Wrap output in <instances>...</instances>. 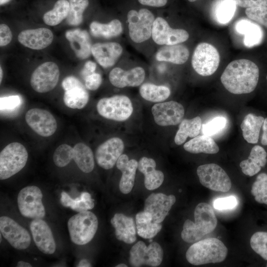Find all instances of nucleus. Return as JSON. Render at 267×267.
Masks as SVG:
<instances>
[{
	"label": "nucleus",
	"instance_id": "9d476101",
	"mask_svg": "<svg viewBox=\"0 0 267 267\" xmlns=\"http://www.w3.org/2000/svg\"><path fill=\"white\" fill-rule=\"evenodd\" d=\"M197 174L200 183L216 191L225 192L230 190L231 182L227 174L220 166L211 163L199 166Z\"/></svg>",
	"mask_w": 267,
	"mask_h": 267
},
{
	"label": "nucleus",
	"instance_id": "e433bc0d",
	"mask_svg": "<svg viewBox=\"0 0 267 267\" xmlns=\"http://www.w3.org/2000/svg\"><path fill=\"white\" fill-rule=\"evenodd\" d=\"M89 28L94 37L106 39L119 36L123 30L122 24L118 19H114L108 24L93 21L90 24Z\"/></svg>",
	"mask_w": 267,
	"mask_h": 267
},
{
	"label": "nucleus",
	"instance_id": "bb28decb",
	"mask_svg": "<svg viewBox=\"0 0 267 267\" xmlns=\"http://www.w3.org/2000/svg\"><path fill=\"white\" fill-rule=\"evenodd\" d=\"M156 164L151 158H141L138 162V169L144 175V185L146 189L152 190L158 188L162 184L163 173L155 169Z\"/></svg>",
	"mask_w": 267,
	"mask_h": 267
},
{
	"label": "nucleus",
	"instance_id": "1a4fd4ad",
	"mask_svg": "<svg viewBox=\"0 0 267 267\" xmlns=\"http://www.w3.org/2000/svg\"><path fill=\"white\" fill-rule=\"evenodd\" d=\"M127 19L129 35L133 42L142 43L150 37L155 20L151 11L145 8L138 11L131 10L128 13Z\"/></svg>",
	"mask_w": 267,
	"mask_h": 267
},
{
	"label": "nucleus",
	"instance_id": "f8f14e48",
	"mask_svg": "<svg viewBox=\"0 0 267 267\" xmlns=\"http://www.w3.org/2000/svg\"><path fill=\"white\" fill-rule=\"evenodd\" d=\"M60 72L57 65L47 61L39 66L33 72L30 84L36 91L44 93L52 90L57 84Z\"/></svg>",
	"mask_w": 267,
	"mask_h": 267
},
{
	"label": "nucleus",
	"instance_id": "a19ab883",
	"mask_svg": "<svg viewBox=\"0 0 267 267\" xmlns=\"http://www.w3.org/2000/svg\"><path fill=\"white\" fill-rule=\"evenodd\" d=\"M69 10L66 18L67 23L72 26L80 25L83 21V14L88 6V0H68Z\"/></svg>",
	"mask_w": 267,
	"mask_h": 267
},
{
	"label": "nucleus",
	"instance_id": "f257e3e1",
	"mask_svg": "<svg viewBox=\"0 0 267 267\" xmlns=\"http://www.w3.org/2000/svg\"><path fill=\"white\" fill-rule=\"evenodd\" d=\"M259 69L253 61L245 59L234 60L225 68L221 81L224 87L235 94L249 93L256 88Z\"/></svg>",
	"mask_w": 267,
	"mask_h": 267
},
{
	"label": "nucleus",
	"instance_id": "5fc2aeb1",
	"mask_svg": "<svg viewBox=\"0 0 267 267\" xmlns=\"http://www.w3.org/2000/svg\"><path fill=\"white\" fill-rule=\"evenodd\" d=\"M139 3L143 5L154 7H161L165 5L167 0H138Z\"/></svg>",
	"mask_w": 267,
	"mask_h": 267
},
{
	"label": "nucleus",
	"instance_id": "5701e85b",
	"mask_svg": "<svg viewBox=\"0 0 267 267\" xmlns=\"http://www.w3.org/2000/svg\"><path fill=\"white\" fill-rule=\"evenodd\" d=\"M122 51V47L117 43H96L91 47L93 56L104 68L114 65Z\"/></svg>",
	"mask_w": 267,
	"mask_h": 267
},
{
	"label": "nucleus",
	"instance_id": "69168bd1",
	"mask_svg": "<svg viewBox=\"0 0 267 267\" xmlns=\"http://www.w3.org/2000/svg\"></svg>",
	"mask_w": 267,
	"mask_h": 267
},
{
	"label": "nucleus",
	"instance_id": "49530a36",
	"mask_svg": "<svg viewBox=\"0 0 267 267\" xmlns=\"http://www.w3.org/2000/svg\"><path fill=\"white\" fill-rule=\"evenodd\" d=\"M245 13L249 18L267 28V6L247 8Z\"/></svg>",
	"mask_w": 267,
	"mask_h": 267
},
{
	"label": "nucleus",
	"instance_id": "ddd939ff",
	"mask_svg": "<svg viewBox=\"0 0 267 267\" xmlns=\"http://www.w3.org/2000/svg\"><path fill=\"white\" fill-rule=\"evenodd\" d=\"M61 86L64 90V103L72 109H82L88 103L89 94L85 87L76 77L70 76L65 78Z\"/></svg>",
	"mask_w": 267,
	"mask_h": 267
},
{
	"label": "nucleus",
	"instance_id": "3c124183",
	"mask_svg": "<svg viewBox=\"0 0 267 267\" xmlns=\"http://www.w3.org/2000/svg\"><path fill=\"white\" fill-rule=\"evenodd\" d=\"M12 35L9 27L4 24L0 25V46H3L10 43Z\"/></svg>",
	"mask_w": 267,
	"mask_h": 267
},
{
	"label": "nucleus",
	"instance_id": "09e8293b",
	"mask_svg": "<svg viewBox=\"0 0 267 267\" xmlns=\"http://www.w3.org/2000/svg\"><path fill=\"white\" fill-rule=\"evenodd\" d=\"M21 103V99L18 95L2 97L0 98V111H9L14 109Z\"/></svg>",
	"mask_w": 267,
	"mask_h": 267
},
{
	"label": "nucleus",
	"instance_id": "aec40b11",
	"mask_svg": "<svg viewBox=\"0 0 267 267\" xmlns=\"http://www.w3.org/2000/svg\"><path fill=\"white\" fill-rule=\"evenodd\" d=\"M30 228L38 248L45 254H53L56 250V244L52 232L45 222L41 219H34Z\"/></svg>",
	"mask_w": 267,
	"mask_h": 267
},
{
	"label": "nucleus",
	"instance_id": "9b49d317",
	"mask_svg": "<svg viewBox=\"0 0 267 267\" xmlns=\"http://www.w3.org/2000/svg\"><path fill=\"white\" fill-rule=\"evenodd\" d=\"M163 257V249L158 243L152 242L147 246L143 241H139L131 248L129 262L134 267L142 265L155 267L161 264Z\"/></svg>",
	"mask_w": 267,
	"mask_h": 267
},
{
	"label": "nucleus",
	"instance_id": "6e6d98bb",
	"mask_svg": "<svg viewBox=\"0 0 267 267\" xmlns=\"http://www.w3.org/2000/svg\"><path fill=\"white\" fill-rule=\"evenodd\" d=\"M263 133L261 139V143L264 145H267V118L264 119L263 124Z\"/></svg>",
	"mask_w": 267,
	"mask_h": 267
},
{
	"label": "nucleus",
	"instance_id": "79ce46f5",
	"mask_svg": "<svg viewBox=\"0 0 267 267\" xmlns=\"http://www.w3.org/2000/svg\"><path fill=\"white\" fill-rule=\"evenodd\" d=\"M255 200L261 204L267 205V174H260L253 183L251 190Z\"/></svg>",
	"mask_w": 267,
	"mask_h": 267
},
{
	"label": "nucleus",
	"instance_id": "c756f323",
	"mask_svg": "<svg viewBox=\"0 0 267 267\" xmlns=\"http://www.w3.org/2000/svg\"><path fill=\"white\" fill-rule=\"evenodd\" d=\"M189 55V50L185 46L176 44L161 47L156 54V59L160 61L182 64L187 60Z\"/></svg>",
	"mask_w": 267,
	"mask_h": 267
},
{
	"label": "nucleus",
	"instance_id": "0e129e2a",
	"mask_svg": "<svg viewBox=\"0 0 267 267\" xmlns=\"http://www.w3.org/2000/svg\"></svg>",
	"mask_w": 267,
	"mask_h": 267
},
{
	"label": "nucleus",
	"instance_id": "7c9ffc66",
	"mask_svg": "<svg viewBox=\"0 0 267 267\" xmlns=\"http://www.w3.org/2000/svg\"><path fill=\"white\" fill-rule=\"evenodd\" d=\"M183 148L186 151L194 154H216L219 151V147L214 140L204 134L193 137L184 144Z\"/></svg>",
	"mask_w": 267,
	"mask_h": 267
},
{
	"label": "nucleus",
	"instance_id": "393cba45",
	"mask_svg": "<svg viewBox=\"0 0 267 267\" xmlns=\"http://www.w3.org/2000/svg\"><path fill=\"white\" fill-rule=\"evenodd\" d=\"M117 168L122 172L119 188L121 192L128 194L132 190L135 179L138 163L134 159H129L126 154H122L116 162Z\"/></svg>",
	"mask_w": 267,
	"mask_h": 267
},
{
	"label": "nucleus",
	"instance_id": "2f4dec72",
	"mask_svg": "<svg viewBox=\"0 0 267 267\" xmlns=\"http://www.w3.org/2000/svg\"><path fill=\"white\" fill-rule=\"evenodd\" d=\"M264 119L262 116L252 114H248L244 117L240 127L243 136L248 143L255 144L258 142Z\"/></svg>",
	"mask_w": 267,
	"mask_h": 267
},
{
	"label": "nucleus",
	"instance_id": "58836bf2",
	"mask_svg": "<svg viewBox=\"0 0 267 267\" xmlns=\"http://www.w3.org/2000/svg\"><path fill=\"white\" fill-rule=\"evenodd\" d=\"M69 10V3L67 0H58L53 8L44 13V22L49 26H55L67 18Z\"/></svg>",
	"mask_w": 267,
	"mask_h": 267
},
{
	"label": "nucleus",
	"instance_id": "f03ea898",
	"mask_svg": "<svg viewBox=\"0 0 267 267\" xmlns=\"http://www.w3.org/2000/svg\"><path fill=\"white\" fill-rule=\"evenodd\" d=\"M195 222L187 219L183 226L181 237L187 243L197 242L216 227L217 219L212 207L208 203L198 204L194 210Z\"/></svg>",
	"mask_w": 267,
	"mask_h": 267
},
{
	"label": "nucleus",
	"instance_id": "20e7f679",
	"mask_svg": "<svg viewBox=\"0 0 267 267\" xmlns=\"http://www.w3.org/2000/svg\"><path fill=\"white\" fill-rule=\"evenodd\" d=\"M68 227L71 241L77 245H83L94 237L98 228V220L90 211L79 212L69 219Z\"/></svg>",
	"mask_w": 267,
	"mask_h": 267
},
{
	"label": "nucleus",
	"instance_id": "4468645a",
	"mask_svg": "<svg viewBox=\"0 0 267 267\" xmlns=\"http://www.w3.org/2000/svg\"><path fill=\"white\" fill-rule=\"evenodd\" d=\"M0 231L3 237L14 248L24 250L31 243V236L28 231L10 218H0Z\"/></svg>",
	"mask_w": 267,
	"mask_h": 267
},
{
	"label": "nucleus",
	"instance_id": "680f3d73",
	"mask_svg": "<svg viewBox=\"0 0 267 267\" xmlns=\"http://www.w3.org/2000/svg\"><path fill=\"white\" fill-rule=\"evenodd\" d=\"M128 266L124 264H120L116 266V267H127Z\"/></svg>",
	"mask_w": 267,
	"mask_h": 267
},
{
	"label": "nucleus",
	"instance_id": "6e6552de",
	"mask_svg": "<svg viewBox=\"0 0 267 267\" xmlns=\"http://www.w3.org/2000/svg\"><path fill=\"white\" fill-rule=\"evenodd\" d=\"M220 61V54L215 47L207 43H201L195 48L191 64L198 74L208 76L216 72Z\"/></svg>",
	"mask_w": 267,
	"mask_h": 267
},
{
	"label": "nucleus",
	"instance_id": "f3484780",
	"mask_svg": "<svg viewBox=\"0 0 267 267\" xmlns=\"http://www.w3.org/2000/svg\"><path fill=\"white\" fill-rule=\"evenodd\" d=\"M151 111L155 123L161 126L178 124L184 114L183 106L174 101L156 103Z\"/></svg>",
	"mask_w": 267,
	"mask_h": 267
},
{
	"label": "nucleus",
	"instance_id": "0eeeda50",
	"mask_svg": "<svg viewBox=\"0 0 267 267\" xmlns=\"http://www.w3.org/2000/svg\"><path fill=\"white\" fill-rule=\"evenodd\" d=\"M43 194L36 186H28L22 189L17 197V204L21 214L26 218L39 219L45 216L42 203Z\"/></svg>",
	"mask_w": 267,
	"mask_h": 267
},
{
	"label": "nucleus",
	"instance_id": "052dcab7",
	"mask_svg": "<svg viewBox=\"0 0 267 267\" xmlns=\"http://www.w3.org/2000/svg\"><path fill=\"white\" fill-rule=\"evenodd\" d=\"M2 70L1 69V67H0V83H1V80H2Z\"/></svg>",
	"mask_w": 267,
	"mask_h": 267
},
{
	"label": "nucleus",
	"instance_id": "6ab92c4d",
	"mask_svg": "<svg viewBox=\"0 0 267 267\" xmlns=\"http://www.w3.org/2000/svg\"><path fill=\"white\" fill-rule=\"evenodd\" d=\"M124 148V143L118 137H112L100 144L95 151V159L101 168L108 170L114 167Z\"/></svg>",
	"mask_w": 267,
	"mask_h": 267
},
{
	"label": "nucleus",
	"instance_id": "bf43d9fd",
	"mask_svg": "<svg viewBox=\"0 0 267 267\" xmlns=\"http://www.w3.org/2000/svg\"><path fill=\"white\" fill-rule=\"evenodd\" d=\"M10 0H0V5L4 4L8 2Z\"/></svg>",
	"mask_w": 267,
	"mask_h": 267
},
{
	"label": "nucleus",
	"instance_id": "4be33fe9",
	"mask_svg": "<svg viewBox=\"0 0 267 267\" xmlns=\"http://www.w3.org/2000/svg\"><path fill=\"white\" fill-rule=\"evenodd\" d=\"M144 78V70L140 67H136L129 71L116 67L112 69L109 75L110 83L119 88L138 86L143 82Z\"/></svg>",
	"mask_w": 267,
	"mask_h": 267
},
{
	"label": "nucleus",
	"instance_id": "412c9836",
	"mask_svg": "<svg viewBox=\"0 0 267 267\" xmlns=\"http://www.w3.org/2000/svg\"><path fill=\"white\" fill-rule=\"evenodd\" d=\"M53 39L51 31L46 28L27 29L21 31L18 40L24 46L35 50H40L49 46Z\"/></svg>",
	"mask_w": 267,
	"mask_h": 267
},
{
	"label": "nucleus",
	"instance_id": "7ed1b4c3",
	"mask_svg": "<svg viewBox=\"0 0 267 267\" xmlns=\"http://www.w3.org/2000/svg\"><path fill=\"white\" fill-rule=\"evenodd\" d=\"M227 252L222 241L210 237L195 242L187 250L185 257L189 263L198 266L222 262L225 260Z\"/></svg>",
	"mask_w": 267,
	"mask_h": 267
},
{
	"label": "nucleus",
	"instance_id": "4c0bfd02",
	"mask_svg": "<svg viewBox=\"0 0 267 267\" xmlns=\"http://www.w3.org/2000/svg\"><path fill=\"white\" fill-rule=\"evenodd\" d=\"M139 93L142 98L146 100L151 102H161L168 98L171 91L170 89L166 86L145 83L140 87Z\"/></svg>",
	"mask_w": 267,
	"mask_h": 267
},
{
	"label": "nucleus",
	"instance_id": "c9c22d12",
	"mask_svg": "<svg viewBox=\"0 0 267 267\" xmlns=\"http://www.w3.org/2000/svg\"><path fill=\"white\" fill-rule=\"evenodd\" d=\"M60 201L63 206L70 207L78 212L87 211L94 207L93 200L90 194L87 192H82L79 197L73 199L66 192L63 191L61 194Z\"/></svg>",
	"mask_w": 267,
	"mask_h": 267
},
{
	"label": "nucleus",
	"instance_id": "e2e57ef3",
	"mask_svg": "<svg viewBox=\"0 0 267 267\" xmlns=\"http://www.w3.org/2000/svg\"><path fill=\"white\" fill-rule=\"evenodd\" d=\"M197 0H188V1H190V2H193V1H195Z\"/></svg>",
	"mask_w": 267,
	"mask_h": 267
},
{
	"label": "nucleus",
	"instance_id": "a878e982",
	"mask_svg": "<svg viewBox=\"0 0 267 267\" xmlns=\"http://www.w3.org/2000/svg\"><path fill=\"white\" fill-rule=\"evenodd\" d=\"M115 229L117 239L127 244H132L136 239L134 221L131 217L121 213H116L111 220Z\"/></svg>",
	"mask_w": 267,
	"mask_h": 267
},
{
	"label": "nucleus",
	"instance_id": "de8ad7c7",
	"mask_svg": "<svg viewBox=\"0 0 267 267\" xmlns=\"http://www.w3.org/2000/svg\"><path fill=\"white\" fill-rule=\"evenodd\" d=\"M238 204L237 199L234 196L216 199L213 203L215 209L218 210H226L234 208Z\"/></svg>",
	"mask_w": 267,
	"mask_h": 267
},
{
	"label": "nucleus",
	"instance_id": "473e14b6",
	"mask_svg": "<svg viewBox=\"0 0 267 267\" xmlns=\"http://www.w3.org/2000/svg\"><path fill=\"white\" fill-rule=\"evenodd\" d=\"M135 219L137 234L142 238L151 239L162 228L161 223L153 222L150 215L144 211L138 213Z\"/></svg>",
	"mask_w": 267,
	"mask_h": 267
},
{
	"label": "nucleus",
	"instance_id": "b1692460",
	"mask_svg": "<svg viewBox=\"0 0 267 267\" xmlns=\"http://www.w3.org/2000/svg\"><path fill=\"white\" fill-rule=\"evenodd\" d=\"M65 37L78 58L85 59L90 56L92 45L87 31L79 29L68 30L65 33Z\"/></svg>",
	"mask_w": 267,
	"mask_h": 267
},
{
	"label": "nucleus",
	"instance_id": "c85d7f7f",
	"mask_svg": "<svg viewBox=\"0 0 267 267\" xmlns=\"http://www.w3.org/2000/svg\"><path fill=\"white\" fill-rule=\"evenodd\" d=\"M267 153L260 145H255L251 149L250 155L246 160L241 161L240 167L245 175L250 177L258 173L267 162Z\"/></svg>",
	"mask_w": 267,
	"mask_h": 267
},
{
	"label": "nucleus",
	"instance_id": "603ef678",
	"mask_svg": "<svg viewBox=\"0 0 267 267\" xmlns=\"http://www.w3.org/2000/svg\"><path fill=\"white\" fill-rule=\"evenodd\" d=\"M236 5L242 7L267 6V0H234Z\"/></svg>",
	"mask_w": 267,
	"mask_h": 267
},
{
	"label": "nucleus",
	"instance_id": "a211bd4d",
	"mask_svg": "<svg viewBox=\"0 0 267 267\" xmlns=\"http://www.w3.org/2000/svg\"><path fill=\"white\" fill-rule=\"evenodd\" d=\"M176 201L174 195L152 193L145 200L144 211L150 215L153 222L161 223Z\"/></svg>",
	"mask_w": 267,
	"mask_h": 267
},
{
	"label": "nucleus",
	"instance_id": "39448f33",
	"mask_svg": "<svg viewBox=\"0 0 267 267\" xmlns=\"http://www.w3.org/2000/svg\"><path fill=\"white\" fill-rule=\"evenodd\" d=\"M28 154L22 144L14 142L6 145L0 153V179H7L25 166Z\"/></svg>",
	"mask_w": 267,
	"mask_h": 267
},
{
	"label": "nucleus",
	"instance_id": "13d9d810",
	"mask_svg": "<svg viewBox=\"0 0 267 267\" xmlns=\"http://www.w3.org/2000/svg\"><path fill=\"white\" fill-rule=\"evenodd\" d=\"M17 267H31L32 266L30 264L27 262L20 261L18 262Z\"/></svg>",
	"mask_w": 267,
	"mask_h": 267
},
{
	"label": "nucleus",
	"instance_id": "423d86ee",
	"mask_svg": "<svg viewBox=\"0 0 267 267\" xmlns=\"http://www.w3.org/2000/svg\"><path fill=\"white\" fill-rule=\"evenodd\" d=\"M96 109L103 117L117 121L126 120L133 111L130 99L125 95L101 98L97 103Z\"/></svg>",
	"mask_w": 267,
	"mask_h": 267
},
{
	"label": "nucleus",
	"instance_id": "864d4df0",
	"mask_svg": "<svg viewBox=\"0 0 267 267\" xmlns=\"http://www.w3.org/2000/svg\"><path fill=\"white\" fill-rule=\"evenodd\" d=\"M96 67V64L91 61H88L81 71V75L84 80L88 76L94 73Z\"/></svg>",
	"mask_w": 267,
	"mask_h": 267
},
{
	"label": "nucleus",
	"instance_id": "cd10ccee",
	"mask_svg": "<svg viewBox=\"0 0 267 267\" xmlns=\"http://www.w3.org/2000/svg\"><path fill=\"white\" fill-rule=\"evenodd\" d=\"M235 27L238 33L244 36L243 42L247 47L259 45L264 39L262 28L250 20H240L236 22Z\"/></svg>",
	"mask_w": 267,
	"mask_h": 267
},
{
	"label": "nucleus",
	"instance_id": "a18cd8bd",
	"mask_svg": "<svg viewBox=\"0 0 267 267\" xmlns=\"http://www.w3.org/2000/svg\"><path fill=\"white\" fill-rule=\"evenodd\" d=\"M227 123L226 119L223 117H217L202 126L203 134L212 136L223 129Z\"/></svg>",
	"mask_w": 267,
	"mask_h": 267
},
{
	"label": "nucleus",
	"instance_id": "c03bdc74",
	"mask_svg": "<svg viewBox=\"0 0 267 267\" xmlns=\"http://www.w3.org/2000/svg\"><path fill=\"white\" fill-rule=\"evenodd\" d=\"M252 249L262 258L267 260V232L258 231L250 239Z\"/></svg>",
	"mask_w": 267,
	"mask_h": 267
},
{
	"label": "nucleus",
	"instance_id": "4d7b16f0",
	"mask_svg": "<svg viewBox=\"0 0 267 267\" xmlns=\"http://www.w3.org/2000/svg\"><path fill=\"white\" fill-rule=\"evenodd\" d=\"M78 267H91L90 263L86 259H83L79 263Z\"/></svg>",
	"mask_w": 267,
	"mask_h": 267
},
{
	"label": "nucleus",
	"instance_id": "dca6fc26",
	"mask_svg": "<svg viewBox=\"0 0 267 267\" xmlns=\"http://www.w3.org/2000/svg\"><path fill=\"white\" fill-rule=\"evenodd\" d=\"M25 120L35 132L44 137L51 136L57 129V122L55 118L46 110L31 109L26 113Z\"/></svg>",
	"mask_w": 267,
	"mask_h": 267
},
{
	"label": "nucleus",
	"instance_id": "37998d69",
	"mask_svg": "<svg viewBox=\"0 0 267 267\" xmlns=\"http://www.w3.org/2000/svg\"><path fill=\"white\" fill-rule=\"evenodd\" d=\"M73 148L68 144H62L55 150L53 155V160L56 166L64 167L73 159Z\"/></svg>",
	"mask_w": 267,
	"mask_h": 267
},
{
	"label": "nucleus",
	"instance_id": "72a5a7b5",
	"mask_svg": "<svg viewBox=\"0 0 267 267\" xmlns=\"http://www.w3.org/2000/svg\"><path fill=\"white\" fill-rule=\"evenodd\" d=\"M201 128L202 120L199 116L191 119L183 120L175 137L176 144L180 145L185 141L188 137L193 138L197 136Z\"/></svg>",
	"mask_w": 267,
	"mask_h": 267
},
{
	"label": "nucleus",
	"instance_id": "f704fd0d",
	"mask_svg": "<svg viewBox=\"0 0 267 267\" xmlns=\"http://www.w3.org/2000/svg\"><path fill=\"white\" fill-rule=\"evenodd\" d=\"M73 150V159L79 168L86 173L91 172L94 167L91 149L86 144L80 142L74 146Z\"/></svg>",
	"mask_w": 267,
	"mask_h": 267
},
{
	"label": "nucleus",
	"instance_id": "8fccbe9b",
	"mask_svg": "<svg viewBox=\"0 0 267 267\" xmlns=\"http://www.w3.org/2000/svg\"><path fill=\"white\" fill-rule=\"evenodd\" d=\"M84 80L86 88L90 90L97 89L102 83L101 75L95 72L87 77Z\"/></svg>",
	"mask_w": 267,
	"mask_h": 267
},
{
	"label": "nucleus",
	"instance_id": "ea45409f",
	"mask_svg": "<svg viewBox=\"0 0 267 267\" xmlns=\"http://www.w3.org/2000/svg\"><path fill=\"white\" fill-rule=\"evenodd\" d=\"M236 8V4L234 0H219L214 10L215 19L221 24H226L233 17Z\"/></svg>",
	"mask_w": 267,
	"mask_h": 267
},
{
	"label": "nucleus",
	"instance_id": "2eb2a0df",
	"mask_svg": "<svg viewBox=\"0 0 267 267\" xmlns=\"http://www.w3.org/2000/svg\"><path fill=\"white\" fill-rule=\"evenodd\" d=\"M153 41L160 45H174L186 41L189 38L188 32L179 29H173L163 18L157 17L152 30Z\"/></svg>",
	"mask_w": 267,
	"mask_h": 267
}]
</instances>
